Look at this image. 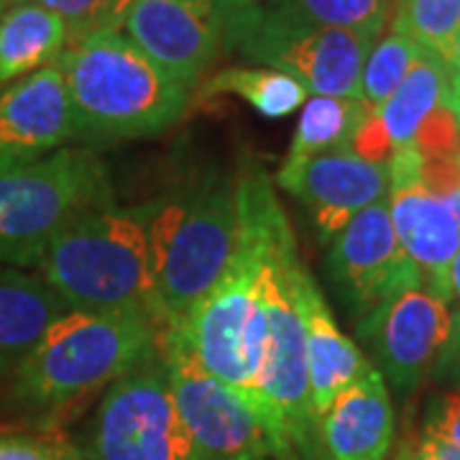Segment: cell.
<instances>
[{
    "mask_svg": "<svg viewBox=\"0 0 460 460\" xmlns=\"http://www.w3.org/2000/svg\"><path fill=\"white\" fill-rule=\"evenodd\" d=\"M450 292H453V296L460 299V251L456 253L453 266H450Z\"/></svg>",
    "mask_w": 460,
    "mask_h": 460,
    "instance_id": "cell-36",
    "label": "cell"
},
{
    "mask_svg": "<svg viewBox=\"0 0 460 460\" xmlns=\"http://www.w3.org/2000/svg\"><path fill=\"white\" fill-rule=\"evenodd\" d=\"M69 44L62 18L36 3H16L0 16V84H13L54 65Z\"/></svg>",
    "mask_w": 460,
    "mask_h": 460,
    "instance_id": "cell-20",
    "label": "cell"
},
{
    "mask_svg": "<svg viewBox=\"0 0 460 460\" xmlns=\"http://www.w3.org/2000/svg\"><path fill=\"white\" fill-rule=\"evenodd\" d=\"M111 199L105 164L87 148L0 172V269H36L59 230Z\"/></svg>",
    "mask_w": 460,
    "mask_h": 460,
    "instance_id": "cell-7",
    "label": "cell"
},
{
    "mask_svg": "<svg viewBox=\"0 0 460 460\" xmlns=\"http://www.w3.org/2000/svg\"><path fill=\"white\" fill-rule=\"evenodd\" d=\"M16 3H36L57 13L69 29V41L102 26H115V16H118V0H16Z\"/></svg>",
    "mask_w": 460,
    "mask_h": 460,
    "instance_id": "cell-27",
    "label": "cell"
},
{
    "mask_svg": "<svg viewBox=\"0 0 460 460\" xmlns=\"http://www.w3.org/2000/svg\"><path fill=\"white\" fill-rule=\"evenodd\" d=\"M414 146L425 159L460 154V123L450 105H440L428 115L414 136Z\"/></svg>",
    "mask_w": 460,
    "mask_h": 460,
    "instance_id": "cell-28",
    "label": "cell"
},
{
    "mask_svg": "<svg viewBox=\"0 0 460 460\" xmlns=\"http://www.w3.org/2000/svg\"><path fill=\"white\" fill-rule=\"evenodd\" d=\"M299 310L305 317V341H307V371H310V394L317 420L332 404V399L343 394L350 384L371 371L374 366L363 356L343 330L338 328L323 292L317 289L313 274L302 266L296 277Z\"/></svg>",
    "mask_w": 460,
    "mask_h": 460,
    "instance_id": "cell-18",
    "label": "cell"
},
{
    "mask_svg": "<svg viewBox=\"0 0 460 460\" xmlns=\"http://www.w3.org/2000/svg\"><path fill=\"white\" fill-rule=\"evenodd\" d=\"M277 184L305 208L320 241L330 243L361 210L389 195V166L348 148L281 164Z\"/></svg>",
    "mask_w": 460,
    "mask_h": 460,
    "instance_id": "cell-15",
    "label": "cell"
},
{
    "mask_svg": "<svg viewBox=\"0 0 460 460\" xmlns=\"http://www.w3.org/2000/svg\"><path fill=\"white\" fill-rule=\"evenodd\" d=\"M148 205L113 208L102 202L59 230L36 263L72 310L144 314L166 330L151 279Z\"/></svg>",
    "mask_w": 460,
    "mask_h": 460,
    "instance_id": "cell-3",
    "label": "cell"
},
{
    "mask_svg": "<svg viewBox=\"0 0 460 460\" xmlns=\"http://www.w3.org/2000/svg\"><path fill=\"white\" fill-rule=\"evenodd\" d=\"M356 332L389 386L399 394H411L432 371V363L447 341V302L422 287L404 289L361 317Z\"/></svg>",
    "mask_w": 460,
    "mask_h": 460,
    "instance_id": "cell-14",
    "label": "cell"
},
{
    "mask_svg": "<svg viewBox=\"0 0 460 460\" xmlns=\"http://www.w3.org/2000/svg\"><path fill=\"white\" fill-rule=\"evenodd\" d=\"M217 95H235L243 98L263 118L279 120L287 115L302 111L310 93L295 77L269 66H226L208 77L199 87V98H217Z\"/></svg>",
    "mask_w": 460,
    "mask_h": 460,
    "instance_id": "cell-23",
    "label": "cell"
},
{
    "mask_svg": "<svg viewBox=\"0 0 460 460\" xmlns=\"http://www.w3.org/2000/svg\"><path fill=\"white\" fill-rule=\"evenodd\" d=\"M396 460H460V447L422 432L399 445Z\"/></svg>",
    "mask_w": 460,
    "mask_h": 460,
    "instance_id": "cell-33",
    "label": "cell"
},
{
    "mask_svg": "<svg viewBox=\"0 0 460 460\" xmlns=\"http://www.w3.org/2000/svg\"><path fill=\"white\" fill-rule=\"evenodd\" d=\"M115 29L164 69L195 90L223 51V13L215 0H133Z\"/></svg>",
    "mask_w": 460,
    "mask_h": 460,
    "instance_id": "cell-12",
    "label": "cell"
},
{
    "mask_svg": "<svg viewBox=\"0 0 460 460\" xmlns=\"http://www.w3.org/2000/svg\"><path fill=\"white\" fill-rule=\"evenodd\" d=\"M445 65L450 69V77L456 80L460 77V29L456 33V39H453V44H450V49L445 54Z\"/></svg>",
    "mask_w": 460,
    "mask_h": 460,
    "instance_id": "cell-34",
    "label": "cell"
},
{
    "mask_svg": "<svg viewBox=\"0 0 460 460\" xmlns=\"http://www.w3.org/2000/svg\"><path fill=\"white\" fill-rule=\"evenodd\" d=\"M65 77L80 138H141L172 128L190 93L115 26L72 39L54 62Z\"/></svg>",
    "mask_w": 460,
    "mask_h": 460,
    "instance_id": "cell-2",
    "label": "cell"
},
{
    "mask_svg": "<svg viewBox=\"0 0 460 460\" xmlns=\"http://www.w3.org/2000/svg\"><path fill=\"white\" fill-rule=\"evenodd\" d=\"M133 0H118V16H115V23H118V18H120V13L131 5Z\"/></svg>",
    "mask_w": 460,
    "mask_h": 460,
    "instance_id": "cell-38",
    "label": "cell"
},
{
    "mask_svg": "<svg viewBox=\"0 0 460 460\" xmlns=\"http://www.w3.org/2000/svg\"><path fill=\"white\" fill-rule=\"evenodd\" d=\"M432 378L447 386L450 392H460V310L450 314V332L432 363Z\"/></svg>",
    "mask_w": 460,
    "mask_h": 460,
    "instance_id": "cell-32",
    "label": "cell"
},
{
    "mask_svg": "<svg viewBox=\"0 0 460 460\" xmlns=\"http://www.w3.org/2000/svg\"><path fill=\"white\" fill-rule=\"evenodd\" d=\"M422 47H417L404 33L389 31L371 47L361 75V98L374 111L392 98L396 87L407 77L411 65L420 59Z\"/></svg>",
    "mask_w": 460,
    "mask_h": 460,
    "instance_id": "cell-26",
    "label": "cell"
},
{
    "mask_svg": "<svg viewBox=\"0 0 460 460\" xmlns=\"http://www.w3.org/2000/svg\"><path fill=\"white\" fill-rule=\"evenodd\" d=\"M325 274L356 323L404 289L422 287L417 266L396 238L386 199L361 210L330 241Z\"/></svg>",
    "mask_w": 460,
    "mask_h": 460,
    "instance_id": "cell-11",
    "label": "cell"
},
{
    "mask_svg": "<svg viewBox=\"0 0 460 460\" xmlns=\"http://www.w3.org/2000/svg\"><path fill=\"white\" fill-rule=\"evenodd\" d=\"M80 138L59 66L49 65L0 95V172L33 164Z\"/></svg>",
    "mask_w": 460,
    "mask_h": 460,
    "instance_id": "cell-16",
    "label": "cell"
},
{
    "mask_svg": "<svg viewBox=\"0 0 460 460\" xmlns=\"http://www.w3.org/2000/svg\"><path fill=\"white\" fill-rule=\"evenodd\" d=\"M0 460H77L57 435H0Z\"/></svg>",
    "mask_w": 460,
    "mask_h": 460,
    "instance_id": "cell-29",
    "label": "cell"
},
{
    "mask_svg": "<svg viewBox=\"0 0 460 460\" xmlns=\"http://www.w3.org/2000/svg\"><path fill=\"white\" fill-rule=\"evenodd\" d=\"M69 310L39 271L0 269V371L18 366L51 323Z\"/></svg>",
    "mask_w": 460,
    "mask_h": 460,
    "instance_id": "cell-19",
    "label": "cell"
},
{
    "mask_svg": "<svg viewBox=\"0 0 460 460\" xmlns=\"http://www.w3.org/2000/svg\"><path fill=\"white\" fill-rule=\"evenodd\" d=\"M389 215L396 238L417 266L422 287L443 302L453 299L450 266L460 251V223L422 181L417 146L396 148L389 159Z\"/></svg>",
    "mask_w": 460,
    "mask_h": 460,
    "instance_id": "cell-13",
    "label": "cell"
},
{
    "mask_svg": "<svg viewBox=\"0 0 460 460\" xmlns=\"http://www.w3.org/2000/svg\"><path fill=\"white\" fill-rule=\"evenodd\" d=\"M394 404L378 368L366 371L320 414L317 435L328 460H386L394 445Z\"/></svg>",
    "mask_w": 460,
    "mask_h": 460,
    "instance_id": "cell-17",
    "label": "cell"
},
{
    "mask_svg": "<svg viewBox=\"0 0 460 460\" xmlns=\"http://www.w3.org/2000/svg\"><path fill=\"white\" fill-rule=\"evenodd\" d=\"M148 261L166 328L181 323L213 289L241 241L238 177L202 174L148 202Z\"/></svg>",
    "mask_w": 460,
    "mask_h": 460,
    "instance_id": "cell-4",
    "label": "cell"
},
{
    "mask_svg": "<svg viewBox=\"0 0 460 460\" xmlns=\"http://www.w3.org/2000/svg\"><path fill=\"white\" fill-rule=\"evenodd\" d=\"M440 105H450V69L443 57L422 51L420 59L407 72V77L392 93V98L374 108L371 113L381 126L386 141L396 151L414 144L420 126Z\"/></svg>",
    "mask_w": 460,
    "mask_h": 460,
    "instance_id": "cell-21",
    "label": "cell"
},
{
    "mask_svg": "<svg viewBox=\"0 0 460 460\" xmlns=\"http://www.w3.org/2000/svg\"><path fill=\"white\" fill-rule=\"evenodd\" d=\"M223 49L248 62L279 69L305 84L310 95L361 98L366 57L376 39L366 33L314 26L266 0L223 18Z\"/></svg>",
    "mask_w": 460,
    "mask_h": 460,
    "instance_id": "cell-8",
    "label": "cell"
},
{
    "mask_svg": "<svg viewBox=\"0 0 460 460\" xmlns=\"http://www.w3.org/2000/svg\"><path fill=\"white\" fill-rule=\"evenodd\" d=\"M159 358L166 366L174 402L198 460H269L274 456L259 414L243 396L202 371L172 328L162 332Z\"/></svg>",
    "mask_w": 460,
    "mask_h": 460,
    "instance_id": "cell-10",
    "label": "cell"
},
{
    "mask_svg": "<svg viewBox=\"0 0 460 460\" xmlns=\"http://www.w3.org/2000/svg\"><path fill=\"white\" fill-rule=\"evenodd\" d=\"M90 456L93 460H198L159 356L108 386L93 422Z\"/></svg>",
    "mask_w": 460,
    "mask_h": 460,
    "instance_id": "cell-9",
    "label": "cell"
},
{
    "mask_svg": "<svg viewBox=\"0 0 460 460\" xmlns=\"http://www.w3.org/2000/svg\"><path fill=\"white\" fill-rule=\"evenodd\" d=\"M422 432L460 447V392H443L429 402Z\"/></svg>",
    "mask_w": 460,
    "mask_h": 460,
    "instance_id": "cell-31",
    "label": "cell"
},
{
    "mask_svg": "<svg viewBox=\"0 0 460 460\" xmlns=\"http://www.w3.org/2000/svg\"><path fill=\"white\" fill-rule=\"evenodd\" d=\"M164 328L144 314L69 310L16 366L13 392L33 410H59L159 356Z\"/></svg>",
    "mask_w": 460,
    "mask_h": 460,
    "instance_id": "cell-5",
    "label": "cell"
},
{
    "mask_svg": "<svg viewBox=\"0 0 460 460\" xmlns=\"http://www.w3.org/2000/svg\"><path fill=\"white\" fill-rule=\"evenodd\" d=\"M256 3H261V0H215V5L220 8L223 18L233 16V13H238V11H246V8L256 5Z\"/></svg>",
    "mask_w": 460,
    "mask_h": 460,
    "instance_id": "cell-35",
    "label": "cell"
},
{
    "mask_svg": "<svg viewBox=\"0 0 460 460\" xmlns=\"http://www.w3.org/2000/svg\"><path fill=\"white\" fill-rule=\"evenodd\" d=\"M450 108H453V113L458 118L460 123V77H450Z\"/></svg>",
    "mask_w": 460,
    "mask_h": 460,
    "instance_id": "cell-37",
    "label": "cell"
},
{
    "mask_svg": "<svg viewBox=\"0 0 460 460\" xmlns=\"http://www.w3.org/2000/svg\"><path fill=\"white\" fill-rule=\"evenodd\" d=\"M289 16L314 26L345 29L378 39L389 18V0H266Z\"/></svg>",
    "mask_w": 460,
    "mask_h": 460,
    "instance_id": "cell-24",
    "label": "cell"
},
{
    "mask_svg": "<svg viewBox=\"0 0 460 460\" xmlns=\"http://www.w3.org/2000/svg\"><path fill=\"white\" fill-rule=\"evenodd\" d=\"M241 241L235 256L213 289L172 330L190 348L202 371L243 396L261 420V374L266 348V313L261 277L271 230L284 210L274 195V181L259 164L238 177Z\"/></svg>",
    "mask_w": 460,
    "mask_h": 460,
    "instance_id": "cell-1",
    "label": "cell"
},
{
    "mask_svg": "<svg viewBox=\"0 0 460 460\" xmlns=\"http://www.w3.org/2000/svg\"><path fill=\"white\" fill-rule=\"evenodd\" d=\"M422 181L435 198L443 199L460 223V154L438 159L422 156Z\"/></svg>",
    "mask_w": 460,
    "mask_h": 460,
    "instance_id": "cell-30",
    "label": "cell"
},
{
    "mask_svg": "<svg viewBox=\"0 0 460 460\" xmlns=\"http://www.w3.org/2000/svg\"><path fill=\"white\" fill-rule=\"evenodd\" d=\"M460 29V0H394L392 31L443 57Z\"/></svg>",
    "mask_w": 460,
    "mask_h": 460,
    "instance_id": "cell-25",
    "label": "cell"
},
{
    "mask_svg": "<svg viewBox=\"0 0 460 460\" xmlns=\"http://www.w3.org/2000/svg\"><path fill=\"white\" fill-rule=\"evenodd\" d=\"M13 5H16V0H0V16H3L8 8H13Z\"/></svg>",
    "mask_w": 460,
    "mask_h": 460,
    "instance_id": "cell-39",
    "label": "cell"
},
{
    "mask_svg": "<svg viewBox=\"0 0 460 460\" xmlns=\"http://www.w3.org/2000/svg\"><path fill=\"white\" fill-rule=\"evenodd\" d=\"M371 108L358 98L310 95L302 105L284 164H299L320 154L348 151Z\"/></svg>",
    "mask_w": 460,
    "mask_h": 460,
    "instance_id": "cell-22",
    "label": "cell"
},
{
    "mask_svg": "<svg viewBox=\"0 0 460 460\" xmlns=\"http://www.w3.org/2000/svg\"><path fill=\"white\" fill-rule=\"evenodd\" d=\"M295 230L287 213L277 220L266 251L261 277V299L266 313V348H263L259 396L261 422L271 450L279 460L310 456L320 445L317 414L310 394L305 317L299 310L296 277L302 271Z\"/></svg>",
    "mask_w": 460,
    "mask_h": 460,
    "instance_id": "cell-6",
    "label": "cell"
}]
</instances>
